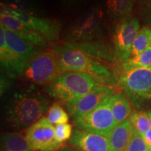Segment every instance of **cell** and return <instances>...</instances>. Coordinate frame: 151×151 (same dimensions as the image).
Here are the masks:
<instances>
[{
  "instance_id": "1",
  "label": "cell",
  "mask_w": 151,
  "mask_h": 151,
  "mask_svg": "<svg viewBox=\"0 0 151 151\" xmlns=\"http://www.w3.org/2000/svg\"><path fill=\"white\" fill-rule=\"evenodd\" d=\"M49 101L40 94H17L6 107L5 122L14 130L29 128L48 110Z\"/></svg>"
},
{
  "instance_id": "2",
  "label": "cell",
  "mask_w": 151,
  "mask_h": 151,
  "mask_svg": "<svg viewBox=\"0 0 151 151\" xmlns=\"http://www.w3.org/2000/svg\"><path fill=\"white\" fill-rule=\"evenodd\" d=\"M59 62L62 74L69 71L88 73L96 78L100 83L113 84L112 74L104 67L70 43L55 47L52 50Z\"/></svg>"
},
{
  "instance_id": "3",
  "label": "cell",
  "mask_w": 151,
  "mask_h": 151,
  "mask_svg": "<svg viewBox=\"0 0 151 151\" xmlns=\"http://www.w3.org/2000/svg\"><path fill=\"white\" fill-rule=\"evenodd\" d=\"M100 85L99 81L91 75L69 71L62 73L50 83L48 91L51 97L67 106Z\"/></svg>"
},
{
  "instance_id": "4",
  "label": "cell",
  "mask_w": 151,
  "mask_h": 151,
  "mask_svg": "<svg viewBox=\"0 0 151 151\" xmlns=\"http://www.w3.org/2000/svg\"><path fill=\"white\" fill-rule=\"evenodd\" d=\"M61 74L59 62L52 50L37 55L28 62L21 73L26 81L41 86L50 83Z\"/></svg>"
},
{
  "instance_id": "5",
  "label": "cell",
  "mask_w": 151,
  "mask_h": 151,
  "mask_svg": "<svg viewBox=\"0 0 151 151\" xmlns=\"http://www.w3.org/2000/svg\"><path fill=\"white\" fill-rule=\"evenodd\" d=\"M75 124L78 129L108 137L117 127L111 111V97L91 112L75 119Z\"/></svg>"
},
{
  "instance_id": "6",
  "label": "cell",
  "mask_w": 151,
  "mask_h": 151,
  "mask_svg": "<svg viewBox=\"0 0 151 151\" xmlns=\"http://www.w3.org/2000/svg\"><path fill=\"white\" fill-rule=\"evenodd\" d=\"M117 79L130 97L151 98V68L122 69Z\"/></svg>"
},
{
  "instance_id": "7",
  "label": "cell",
  "mask_w": 151,
  "mask_h": 151,
  "mask_svg": "<svg viewBox=\"0 0 151 151\" xmlns=\"http://www.w3.org/2000/svg\"><path fill=\"white\" fill-rule=\"evenodd\" d=\"M25 137L35 151H55L63 146L56 141L55 127L46 118H41L27 128Z\"/></svg>"
},
{
  "instance_id": "8",
  "label": "cell",
  "mask_w": 151,
  "mask_h": 151,
  "mask_svg": "<svg viewBox=\"0 0 151 151\" xmlns=\"http://www.w3.org/2000/svg\"><path fill=\"white\" fill-rule=\"evenodd\" d=\"M1 6L27 27L42 35L45 39L52 41L56 39L59 36L60 24L58 21L34 16L25 11L9 5L1 4Z\"/></svg>"
},
{
  "instance_id": "9",
  "label": "cell",
  "mask_w": 151,
  "mask_h": 151,
  "mask_svg": "<svg viewBox=\"0 0 151 151\" xmlns=\"http://www.w3.org/2000/svg\"><path fill=\"white\" fill-rule=\"evenodd\" d=\"M115 94L116 91L112 87L109 85H100L75 102L68 104L67 109L75 120L91 112Z\"/></svg>"
},
{
  "instance_id": "10",
  "label": "cell",
  "mask_w": 151,
  "mask_h": 151,
  "mask_svg": "<svg viewBox=\"0 0 151 151\" xmlns=\"http://www.w3.org/2000/svg\"><path fill=\"white\" fill-rule=\"evenodd\" d=\"M139 22L135 18H127L119 24L114 36L115 52L119 59L130 58L132 47L139 32Z\"/></svg>"
},
{
  "instance_id": "11",
  "label": "cell",
  "mask_w": 151,
  "mask_h": 151,
  "mask_svg": "<svg viewBox=\"0 0 151 151\" xmlns=\"http://www.w3.org/2000/svg\"><path fill=\"white\" fill-rule=\"evenodd\" d=\"M102 16V11L99 7H94L88 11L73 28V39L79 41H88L98 35Z\"/></svg>"
},
{
  "instance_id": "12",
  "label": "cell",
  "mask_w": 151,
  "mask_h": 151,
  "mask_svg": "<svg viewBox=\"0 0 151 151\" xmlns=\"http://www.w3.org/2000/svg\"><path fill=\"white\" fill-rule=\"evenodd\" d=\"M0 20L3 27L16 32L18 36L35 46L43 47L46 45V39L42 35L27 27L1 6Z\"/></svg>"
},
{
  "instance_id": "13",
  "label": "cell",
  "mask_w": 151,
  "mask_h": 151,
  "mask_svg": "<svg viewBox=\"0 0 151 151\" xmlns=\"http://www.w3.org/2000/svg\"><path fill=\"white\" fill-rule=\"evenodd\" d=\"M70 143L76 151H110L108 137L80 129L73 131Z\"/></svg>"
},
{
  "instance_id": "14",
  "label": "cell",
  "mask_w": 151,
  "mask_h": 151,
  "mask_svg": "<svg viewBox=\"0 0 151 151\" xmlns=\"http://www.w3.org/2000/svg\"><path fill=\"white\" fill-rule=\"evenodd\" d=\"M4 28L7 45L24 65H27L30 60L40 53V50L34 45L24 40L14 32L4 27Z\"/></svg>"
},
{
  "instance_id": "15",
  "label": "cell",
  "mask_w": 151,
  "mask_h": 151,
  "mask_svg": "<svg viewBox=\"0 0 151 151\" xmlns=\"http://www.w3.org/2000/svg\"><path fill=\"white\" fill-rule=\"evenodd\" d=\"M0 58L4 69L12 77L21 74L26 67L7 45L5 30L1 24L0 27Z\"/></svg>"
},
{
  "instance_id": "16",
  "label": "cell",
  "mask_w": 151,
  "mask_h": 151,
  "mask_svg": "<svg viewBox=\"0 0 151 151\" xmlns=\"http://www.w3.org/2000/svg\"><path fill=\"white\" fill-rule=\"evenodd\" d=\"M134 132L129 120L117 126L108 136L110 151H125Z\"/></svg>"
},
{
  "instance_id": "17",
  "label": "cell",
  "mask_w": 151,
  "mask_h": 151,
  "mask_svg": "<svg viewBox=\"0 0 151 151\" xmlns=\"http://www.w3.org/2000/svg\"><path fill=\"white\" fill-rule=\"evenodd\" d=\"M73 46L84 52L90 58L96 59L112 61L116 58V54L113 52L112 49L106 43L94 42V43H72Z\"/></svg>"
},
{
  "instance_id": "18",
  "label": "cell",
  "mask_w": 151,
  "mask_h": 151,
  "mask_svg": "<svg viewBox=\"0 0 151 151\" xmlns=\"http://www.w3.org/2000/svg\"><path fill=\"white\" fill-rule=\"evenodd\" d=\"M111 107L117 126L129 120L132 116L131 104L123 94L116 93L111 97Z\"/></svg>"
},
{
  "instance_id": "19",
  "label": "cell",
  "mask_w": 151,
  "mask_h": 151,
  "mask_svg": "<svg viewBox=\"0 0 151 151\" xmlns=\"http://www.w3.org/2000/svg\"><path fill=\"white\" fill-rule=\"evenodd\" d=\"M1 151H35L25 136L7 132L1 136Z\"/></svg>"
},
{
  "instance_id": "20",
  "label": "cell",
  "mask_w": 151,
  "mask_h": 151,
  "mask_svg": "<svg viewBox=\"0 0 151 151\" xmlns=\"http://www.w3.org/2000/svg\"><path fill=\"white\" fill-rule=\"evenodd\" d=\"M135 0H106L109 15L114 18H122L131 12Z\"/></svg>"
},
{
  "instance_id": "21",
  "label": "cell",
  "mask_w": 151,
  "mask_h": 151,
  "mask_svg": "<svg viewBox=\"0 0 151 151\" xmlns=\"http://www.w3.org/2000/svg\"><path fill=\"white\" fill-rule=\"evenodd\" d=\"M136 68H151V46L137 55L130 57L122 64V70Z\"/></svg>"
},
{
  "instance_id": "22",
  "label": "cell",
  "mask_w": 151,
  "mask_h": 151,
  "mask_svg": "<svg viewBox=\"0 0 151 151\" xmlns=\"http://www.w3.org/2000/svg\"><path fill=\"white\" fill-rule=\"evenodd\" d=\"M151 45V29L143 27L139 32L132 47L130 57L136 56L146 50Z\"/></svg>"
},
{
  "instance_id": "23",
  "label": "cell",
  "mask_w": 151,
  "mask_h": 151,
  "mask_svg": "<svg viewBox=\"0 0 151 151\" xmlns=\"http://www.w3.org/2000/svg\"><path fill=\"white\" fill-rule=\"evenodd\" d=\"M129 120L134 130L141 135L151 128V118L146 113L136 112L130 116Z\"/></svg>"
},
{
  "instance_id": "24",
  "label": "cell",
  "mask_w": 151,
  "mask_h": 151,
  "mask_svg": "<svg viewBox=\"0 0 151 151\" xmlns=\"http://www.w3.org/2000/svg\"><path fill=\"white\" fill-rule=\"evenodd\" d=\"M46 118L52 124L67 123L69 121V116L59 103H54L49 108Z\"/></svg>"
},
{
  "instance_id": "25",
  "label": "cell",
  "mask_w": 151,
  "mask_h": 151,
  "mask_svg": "<svg viewBox=\"0 0 151 151\" xmlns=\"http://www.w3.org/2000/svg\"><path fill=\"white\" fill-rule=\"evenodd\" d=\"M72 136V127L70 124L63 123L56 124L55 127V137L58 142L63 143L71 139Z\"/></svg>"
},
{
  "instance_id": "26",
  "label": "cell",
  "mask_w": 151,
  "mask_h": 151,
  "mask_svg": "<svg viewBox=\"0 0 151 151\" xmlns=\"http://www.w3.org/2000/svg\"><path fill=\"white\" fill-rule=\"evenodd\" d=\"M150 147L145 141L143 136L134 131L125 151H148Z\"/></svg>"
},
{
  "instance_id": "27",
  "label": "cell",
  "mask_w": 151,
  "mask_h": 151,
  "mask_svg": "<svg viewBox=\"0 0 151 151\" xmlns=\"http://www.w3.org/2000/svg\"><path fill=\"white\" fill-rule=\"evenodd\" d=\"M142 136L148 146L151 148V128Z\"/></svg>"
},
{
  "instance_id": "28",
  "label": "cell",
  "mask_w": 151,
  "mask_h": 151,
  "mask_svg": "<svg viewBox=\"0 0 151 151\" xmlns=\"http://www.w3.org/2000/svg\"><path fill=\"white\" fill-rule=\"evenodd\" d=\"M64 1H65V2L68 4H75L81 1V0H64Z\"/></svg>"
},
{
  "instance_id": "29",
  "label": "cell",
  "mask_w": 151,
  "mask_h": 151,
  "mask_svg": "<svg viewBox=\"0 0 151 151\" xmlns=\"http://www.w3.org/2000/svg\"><path fill=\"white\" fill-rule=\"evenodd\" d=\"M60 151H73V150H71V149H69V148H63L62 150H60Z\"/></svg>"
},
{
  "instance_id": "30",
  "label": "cell",
  "mask_w": 151,
  "mask_h": 151,
  "mask_svg": "<svg viewBox=\"0 0 151 151\" xmlns=\"http://www.w3.org/2000/svg\"><path fill=\"white\" fill-rule=\"evenodd\" d=\"M148 116H150V118H151V111H149V112L148 113Z\"/></svg>"
},
{
  "instance_id": "31",
  "label": "cell",
  "mask_w": 151,
  "mask_h": 151,
  "mask_svg": "<svg viewBox=\"0 0 151 151\" xmlns=\"http://www.w3.org/2000/svg\"><path fill=\"white\" fill-rule=\"evenodd\" d=\"M148 151H151V148H150V149H149Z\"/></svg>"
},
{
  "instance_id": "32",
  "label": "cell",
  "mask_w": 151,
  "mask_h": 151,
  "mask_svg": "<svg viewBox=\"0 0 151 151\" xmlns=\"http://www.w3.org/2000/svg\"><path fill=\"white\" fill-rule=\"evenodd\" d=\"M150 46H151V45H150Z\"/></svg>"
}]
</instances>
